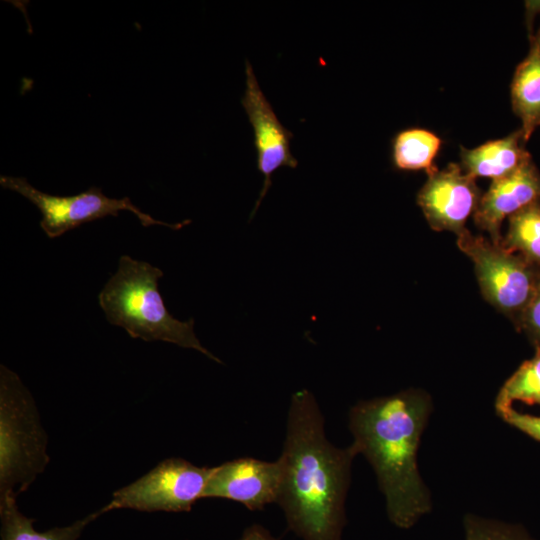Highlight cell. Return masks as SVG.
<instances>
[{"instance_id":"cell-1","label":"cell","mask_w":540,"mask_h":540,"mask_svg":"<svg viewBox=\"0 0 540 540\" xmlns=\"http://www.w3.org/2000/svg\"><path fill=\"white\" fill-rule=\"evenodd\" d=\"M324 416L313 394L292 395L286 424L282 480L277 504L288 528L302 540H341L351 466L358 455L351 444L327 439Z\"/></svg>"},{"instance_id":"cell-2","label":"cell","mask_w":540,"mask_h":540,"mask_svg":"<svg viewBox=\"0 0 540 540\" xmlns=\"http://www.w3.org/2000/svg\"><path fill=\"white\" fill-rule=\"evenodd\" d=\"M431 411L426 392L408 389L359 401L349 412L352 445L374 469L388 518L401 529L411 528L432 509L417 462Z\"/></svg>"},{"instance_id":"cell-3","label":"cell","mask_w":540,"mask_h":540,"mask_svg":"<svg viewBox=\"0 0 540 540\" xmlns=\"http://www.w3.org/2000/svg\"><path fill=\"white\" fill-rule=\"evenodd\" d=\"M161 277L160 268L122 255L116 273L98 295L107 321L124 328L132 338L173 343L222 363L201 345L194 333L193 318L180 321L168 312L158 290Z\"/></svg>"},{"instance_id":"cell-4","label":"cell","mask_w":540,"mask_h":540,"mask_svg":"<svg viewBox=\"0 0 540 540\" xmlns=\"http://www.w3.org/2000/svg\"><path fill=\"white\" fill-rule=\"evenodd\" d=\"M49 463L35 401L16 373L0 368V497L26 491Z\"/></svg>"},{"instance_id":"cell-5","label":"cell","mask_w":540,"mask_h":540,"mask_svg":"<svg viewBox=\"0 0 540 540\" xmlns=\"http://www.w3.org/2000/svg\"><path fill=\"white\" fill-rule=\"evenodd\" d=\"M457 245L472 260L484 299L517 327L534 295L540 267L467 229L457 236Z\"/></svg>"},{"instance_id":"cell-6","label":"cell","mask_w":540,"mask_h":540,"mask_svg":"<svg viewBox=\"0 0 540 540\" xmlns=\"http://www.w3.org/2000/svg\"><path fill=\"white\" fill-rule=\"evenodd\" d=\"M0 184L5 189L21 194L40 210L42 214L40 226L47 237L52 239L82 224L106 216H118L122 210L135 214L144 227L162 225L178 230L190 223V220L175 224L156 220L142 212L128 197L110 198L98 187H90L72 196H58L36 189L24 177L1 175Z\"/></svg>"},{"instance_id":"cell-7","label":"cell","mask_w":540,"mask_h":540,"mask_svg":"<svg viewBox=\"0 0 540 540\" xmlns=\"http://www.w3.org/2000/svg\"><path fill=\"white\" fill-rule=\"evenodd\" d=\"M213 467H199L183 458L161 461L148 473L113 493L102 507L103 513L114 509L144 512H189L203 498Z\"/></svg>"},{"instance_id":"cell-8","label":"cell","mask_w":540,"mask_h":540,"mask_svg":"<svg viewBox=\"0 0 540 540\" xmlns=\"http://www.w3.org/2000/svg\"><path fill=\"white\" fill-rule=\"evenodd\" d=\"M245 75L246 84L241 104L253 128L257 169L264 175L259 198L251 213L252 218L271 187L272 174L283 166L296 168L298 161L290 151L293 133L279 121L248 60H245Z\"/></svg>"},{"instance_id":"cell-9","label":"cell","mask_w":540,"mask_h":540,"mask_svg":"<svg viewBox=\"0 0 540 540\" xmlns=\"http://www.w3.org/2000/svg\"><path fill=\"white\" fill-rule=\"evenodd\" d=\"M475 180L456 163L428 174L417 203L433 230L450 231L458 236L466 229L465 223L482 197Z\"/></svg>"},{"instance_id":"cell-10","label":"cell","mask_w":540,"mask_h":540,"mask_svg":"<svg viewBox=\"0 0 540 540\" xmlns=\"http://www.w3.org/2000/svg\"><path fill=\"white\" fill-rule=\"evenodd\" d=\"M282 480L280 459L268 462L243 457L212 468L203 498L238 502L250 511L277 503Z\"/></svg>"},{"instance_id":"cell-11","label":"cell","mask_w":540,"mask_h":540,"mask_svg":"<svg viewBox=\"0 0 540 540\" xmlns=\"http://www.w3.org/2000/svg\"><path fill=\"white\" fill-rule=\"evenodd\" d=\"M537 201L540 172L531 159L513 173L492 181L473 214L474 223L489 234L492 242L501 244L502 221Z\"/></svg>"},{"instance_id":"cell-12","label":"cell","mask_w":540,"mask_h":540,"mask_svg":"<svg viewBox=\"0 0 540 540\" xmlns=\"http://www.w3.org/2000/svg\"><path fill=\"white\" fill-rule=\"evenodd\" d=\"M521 129L474 149L461 148V167L474 177L503 178L531 160Z\"/></svg>"},{"instance_id":"cell-13","label":"cell","mask_w":540,"mask_h":540,"mask_svg":"<svg viewBox=\"0 0 540 540\" xmlns=\"http://www.w3.org/2000/svg\"><path fill=\"white\" fill-rule=\"evenodd\" d=\"M511 104L520 118L524 141L540 126V26L529 34V51L516 67L511 83Z\"/></svg>"},{"instance_id":"cell-14","label":"cell","mask_w":540,"mask_h":540,"mask_svg":"<svg viewBox=\"0 0 540 540\" xmlns=\"http://www.w3.org/2000/svg\"><path fill=\"white\" fill-rule=\"evenodd\" d=\"M103 514L102 509L81 518L69 526L54 527L45 532L34 529L35 519L23 515L16 504V497H0L2 540H77L85 527Z\"/></svg>"},{"instance_id":"cell-15","label":"cell","mask_w":540,"mask_h":540,"mask_svg":"<svg viewBox=\"0 0 540 540\" xmlns=\"http://www.w3.org/2000/svg\"><path fill=\"white\" fill-rule=\"evenodd\" d=\"M441 147V139L425 129L399 132L392 142V160L397 169L421 170L427 174L435 169L434 159Z\"/></svg>"},{"instance_id":"cell-16","label":"cell","mask_w":540,"mask_h":540,"mask_svg":"<svg viewBox=\"0 0 540 540\" xmlns=\"http://www.w3.org/2000/svg\"><path fill=\"white\" fill-rule=\"evenodd\" d=\"M501 244L540 267V201L508 218V229Z\"/></svg>"},{"instance_id":"cell-17","label":"cell","mask_w":540,"mask_h":540,"mask_svg":"<svg viewBox=\"0 0 540 540\" xmlns=\"http://www.w3.org/2000/svg\"><path fill=\"white\" fill-rule=\"evenodd\" d=\"M515 401L540 405V347L536 348L535 355L524 361L500 388L495 400L497 415L512 408Z\"/></svg>"},{"instance_id":"cell-18","label":"cell","mask_w":540,"mask_h":540,"mask_svg":"<svg viewBox=\"0 0 540 540\" xmlns=\"http://www.w3.org/2000/svg\"><path fill=\"white\" fill-rule=\"evenodd\" d=\"M465 540H535L520 525L466 514L463 519Z\"/></svg>"},{"instance_id":"cell-19","label":"cell","mask_w":540,"mask_h":540,"mask_svg":"<svg viewBox=\"0 0 540 540\" xmlns=\"http://www.w3.org/2000/svg\"><path fill=\"white\" fill-rule=\"evenodd\" d=\"M517 329L527 335L535 348L540 347V276L534 295L525 309Z\"/></svg>"},{"instance_id":"cell-20","label":"cell","mask_w":540,"mask_h":540,"mask_svg":"<svg viewBox=\"0 0 540 540\" xmlns=\"http://www.w3.org/2000/svg\"><path fill=\"white\" fill-rule=\"evenodd\" d=\"M499 416L512 427L540 441V416L521 413L513 409V407Z\"/></svg>"},{"instance_id":"cell-21","label":"cell","mask_w":540,"mask_h":540,"mask_svg":"<svg viewBox=\"0 0 540 540\" xmlns=\"http://www.w3.org/2000/svg\"><path fill=\"white\" fill-rule=\"evenodd\" d=\"M238 540H277L269 530L260 524L247 527Z\"/></svg>"}]
</instances>
